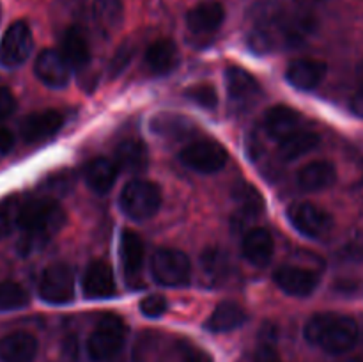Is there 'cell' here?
I'll return each mask as SVG.
<instances>
[{
  "label": "cell",
  "mask_w": 363,
  "mask_h": 362,
  "mask_svg": "<svg viewBox=\"0 0 363 362\" xmlns=\"http://www.w3.org/2000/svg\"><path fill=\"white\" fill-rule=\"evenodd\" d=\"M14 222L23 231L20 251L21 254L41 248L52 234H55L66 222V213L62 206L50 197L32 199L16 208Z\"/></svg>",
  "instance_id": "obj_1"
},
{
  "label": "cell",
  "mask_w": 363,
  "mask_h": 362,
  "mask_svg": "<svg viewBox=\"0 0 363 362\" xmlns=\"http://www.w3.org/2000/svg\"><path fill=\"white\" fill-rule=\"evenodd\" d=\"M305 339L330 355H344L358 341V323L339 312H319L305 325Z\"/></svg>",
  "instance_id": "obj_2"
},
{
  "label": "cell",
  "mask_w": 363,
  "mask_h": 362,
  "mask_svg": "<svg viewBox=\"0 0 363 362\" xmlns=\"http://www.w3.org/2000/svg\"><path fill=\"white\" fill-rule=\"evenodd\" d=\"M128 327L119 316L105 314L98 319L87 339V353L94 362H106L116 357L126 343Z\"/></svg>",
  "instance_id": "obj_3"
},
{
  "label": "cell",
  "mask_w": 363,
  "mask_h": 362,
  "mask_svg": "<svg viewBox=\"0 0 363 362\" xmlns=\"http://www.w3.org/2000/svg\"><path fill=\"white\" fill-rule=\"evenodd\" d=\"M119 204L131 220H149L162 206V188L149 180H131L121 192Z\"/></svg>",
  "instance_id": "obj_4"
},
{
  "label": "cell",
  "mask_w": 363,
  "mask_h": 362,
  "mask_svg": "<svg viewBox=\"0 0 363 362\" xmlns=\"http://www.w3.org/2000/svg\"><path fill=\"white\" fill-rule=\"evenodd\" d=\"M151 273L162 286H186L191 279V263L183 251L162 247L152 254Z\"/></svg>",
  "instance_id": "obj_5"
},
{
  "label": "cell",
  "mask_w": 363,
  "mask_h": 362,
  "mask_svg": "<svg viewBox=\"0 0 363 362\" xmlns=\"http://www.w3.org/2000/svg\"><path fill=\"white\" fill-rule=\"evenodd\" d=\"M34 46V38L27 21L18 20L7 27L0 39V66L13 70L28 59Z\"/></svg>",
  "instance_id": "obj_6"
},
{
  "label": "cell",
  "mask_w": 363,
  "mask_h": 362,
  "mask_svg": "<svg viewBox=\"0 0 363 362\" xmlns=\"http://www.w3.org/2000/svg\"><path fill=\"white\" fill-rule=\"evenodd\" d=\"M287 216L298 233L312 238V240L325 238L333 227L332 215L312 202H296V204L289 206Z\"/></svg>",
  "instance_id": "obj_7"
},
{
  "label": "cell",
  "mask_w": 363,
  "mask_h": 362,
  "mask_svg": "<svg viewBox=\"0 0 363 362\" xmlns=\"http://www.w3.org/2000/svg\"><path fill=\"white\" fill-rule=\"evenodd\" d=\"M39 295L48 304H67L74 295L73 270L64 263L46 266L39 280Z\"/></svg>",
  "instance_id": "obj_8"
},
{
  "label": "cell",
  "mask_w": 363,
  "mask_h": 362,
  "mask_svg": "<svg viewBox=\"0 0 363 362\" xmlns=\"http://www.w3.org/2000/svg\"><path fill=\"white\" fill-rule=\"evenodd\" d=\"M181 162L202 174L218 172L227 163V151L215 141H197L181 151Z\"/></svg>",
  "instance_id": "obj_9"
},
{
  "label": "cell",
  "mask_w": 363,
  "mask_h": 362,
  "mask_svg": "<svg viewBox=\"0 0 363 362\" xmlns=\"http://www.w3.org/2000/svg\"><path fill=\"white\" fill-rule=\"evenodd\" d=\"M119 258L123 273L133 287L140 286L142 268H144L145 247L144 240L133 229H124L119 240Z\"/></svg>",
  "instance_id": "obj_10"
},
{
  "label": "cell",
  "mask_w": 363,
  "mask_h": 362,
  "mask_svg": "<svg viewBox=\"0 0 363 362\" xmlns=\"http://www.w3.org/2000/svg\"><path fill=\"white\" fill-rule=\"evenodd\" d=\"M225 84L230 103L238 109L250 106L261 98V85L243 67H229L225 71Z\"/></svg>",
  "instance_id": "obj_11"
},
{
  "label": "cell",
  "mask_w": 363,
  "mask_h": 362,
  "mask_svg": "<svg viewBox=\"0 0 363 362\" xmlns=\"http://www.w3.org/2000/svg\"><path fill=\"white\" fill-rule=\"evenodd\" d=\"M34 71L35 77L48 87L60 89L69 84L71 67L57 50H43L35 59Z\"/></svg>",
  "instance_id": "obj_12"
},
{
  "label": "cell",
  "mask_w": 363,
  "mask_h": 362,
  "mask_svg": "<svg viewBox=\"0 0 363 362\" xmlns=\"http://www.w3.org/2000/svg\"><path fill=\"white\" fill-rule=\"evenodd\" d=\"M273 280L280 290L293 297H308L311 293H314L319 284V277L312 270L289 265L280 266L273 273Z\"/></svg>",
  "instance_id": "obj_13"
},
{
  "label": "cell",
  "mask_w": 363,
  "mask_h": 362,
  "mask_svg": "<svg viewBox=\"0 0 363 362\" xmlns=\"http://www.w3.org/2000/svg\"><path fill=\"white\" fill-rule=\"evenodd\" d=\"M64 116L59 110H43V112L30 114L21 123V137L25 142H43L53 137L62 128Z\"/></svg>",
  "instance_id": "obj_14"
},
{
  "label": "cell",
  "mask_w": 363,
  "mask_h": 362,
  "mask_svg": "<svg viewBox=\"0 0 363 362\" xmlns=\"http://www.w3.org/2000/svg\"><path fill=\"white\" fill-rule=\"evenodd\" d=\"M39 344L32 334L18 330L0 339V362H34Z\"/></svg>",
  "instance_id": "obj_15"
},
{
  "label": "cell",
  "mask_w": 363,
  "mask_h": 362,
  "mask_svg": "<svg viewBox=\"0 0 363 362\" xmlns=\"http://www.w3.org/2000/svg\"><path fill=\"white\" fill-rule=\"evenodd\" d=\"M326 64L318 59H296L287 66V80L300 91H312L318 87L326 77Z\"/></svg>",
  "instance_id": "obj_16"
},
{
  "label": "cell",
  "mask_w": 363,
  "mask_h": 362,
  "mask_svg": "<svg viewBox=\"0 0 363 362\" xmlns=\"http://www.w3.org/2000/svg\"><path fill=\"white\" fill-rule=\"evenodd\" d=\"M84 293L87 298L103 300L116 295V279L108 263L92 261L84 273Z\"/></svg>",
  "instance_id": "obj_17"
},
{
  "label": "cell",
  "mask_w": 363,
  "mask_h": 362,
  "mask_svg": "<svg viewBox=\"0 0 363 362\" xmlns=\"http://www.w3.org/2000/svg\"><path fill=\"white\" fill-rule=\"evenodd\" d=\"M241 251L248 263L262 268L272 261L273 252H275V241H273L272 233L264 227H254L245 234Z\"/></svg>",
  "instance_id": "obj_18"
},
{
  "label": "cell",
  "mask_w": 363,
  "mask_h": 362,
  "mask_svg": "<svg viewBox=\"0 0 363 362\" xmlns=\"http://www.w3.org/2000/svg\"><path fill=\"white\" fill-rule=\"evenodd\" d=\"M223 20H225V9L222 4L215 2V0L197 4L186 16L188 28L195 34H211V32L218 31Z\"/></svg>",
  "instance_id": "obj_19"
},
{
  "label": "cell",
  "mask_w": 363,
  "mask_h": 362,
  "mask_svg": "<svg viewBox=\"0 0 363 362\" xmlns=\"http://www.w3.org/2000/svg\"><path fill=\"white\" fill-rule=\"evenodd\" d=\"M298 187L305 192H319L337 181V169L328 160H315L298 170Z\"/></svg>",
  "instance_id": "obj_20"
},
{
  "label": "cell",
  "mask_w": 363,
  "mask_h": 362,
  "mask_svg": "<svg viewBox=\"0 0 363 362\" xmlns=\"http://www.w3.org/2000/svg\"><path fill=\"white\" fill-rule=\"evenodd\" d=\"M60 55L71 70H85L91 62V46L78 27H69L60 39Z\"/></svg>",
  "instance_id": "obj_21"
},
{
  "label": "cell",
  "mask_w": 363,
  "mask_h": 362,
  "mask_svg": "<svg viewBox=\"0 0 363 362\" xmlns=\"http://www.w3.org/2000/svg\"><path fill=\"white\" fill-rule=\"evenodd\" d=\"M301 126V114L286 105H277L266 112L264 130L275 141H282Z\"/></svg>",
  "instance_id": "obj_22"
},
{
  "label": "cell",
  "mask_w": 363,
  "mask_h": 362,
  "mask_svg": "<svg viewBox=\"0 0 363 362\" xmlns=\"http://www.w3.org/2000/svg\"><path fill=\"white\" fill-rule=\"evenodd\" d=\"M179 64V50L172 39H158L145 52V66L155 75H167Z\"/></svg>",
  "instance_id": "obj_23"
},
{
  "label": "cell",
  "mask_w": 363,
  "mask_h": 362,
  "mask_svg": "<svg viewBox=\"0 0 363 362\" xmlns=\"http://www.w3.org/2000/svg\"><path fill=\"white\" fill-rule=\"evenodd\" d=\"M85 183L92 192L103 195L108 194L117 180V165L108 158H94L84 169Z\"/></svg>",
  "instance_id": "obj_24"
},
{
  "label": "cell",
  "mask_w": 363,
  "mask_h": 362,
  "mask_svg": "<svg viewBox=\"0 0 363 362\" xmlns=\"http://www.w3.org/2000/svg\"><path fill=\"white\" fill-rule=\"evenodd\" d=\"M116 160L128 172H144L149 165L147 146L140 138H126L116 148Z\"/></svg>",
  "instance_id": "obj_25"
},
{
  "label": "cell",
  "mask_w": 363,
  "mask_h": 362,
  "mask_svg": "<svg viewBox=\"0 0 363 362\" xmlns=\"http://www.w3.org/2000/svg\"><path fill=\"white\" fill-rule=\"evenodd\" d=\"M247 322V312L234 302H222L216 305L213 314L206 322V329L211 332H230V330L240 329Z\"/></svg>",
  "instance_id": "obj_26"
},
{
  "label": "cell",
  "mask_w": 363,
  "mask_h": 362,
  "mask_svg": "<svg viewBox=\"0 0 363 362\" xmlns=\"http://www.w3.org/2000/svg\"><path fill=\"white\" fill-rule=\"evenodd\" d=\"M318 146H319L318 133H314V131H307V130H298L280 141L279 155L280 158H284L286 162H293V160L311 153L312 149H315Z\"/></svg>",
  "instance_id": "obj_27"
},
{
  "label": "cell",
  "mask_w": 363,
  "mask_h": 362,
  "mask_svg": "<svg viewBox=\"0 0 363 362\" xmlns=\"http://www.w3.org/2000/svg\"><path fill=\"white\" fill-rule=\"evenodd\" d=\"M151 130L167 138H183L195 130V124L183 116L163 112L151 121Z\"/></svg>",
  "instance_id": "obj_28"
},
{
  "label": "cell",
  "mask_w": 363,
  "mask_h": 362,
  "mask_svg": "<svg viewBox=\"0 0 363 362\" xmlns=\"http://www.w3.org/2000/svg\"><path fill=\"white\" fill-rule=\"evenodd\" d=\"M234 201L238 204V213L245 219H255L264 212V199H262L261 192L248 183L236 185Z\"/></svg>",
  "instance_id": "obj_29"
},
{
  "label": "cell",
  "mask_w": 363,
  "mask_h": 362,
  "mask_svg": "<svg viewBox=\"0 0 363 362\" xmlns=\"http://www.w3.org/2000/svg\"><path fill=\"white\" fill-rule=\"evenodd\" d=\"M96 21L105 31H116L124 18V7L121 0H94L92 6Z\"/></svg>",
  "instance_id": "obj_30"
},
{
  "label": "cell",
  "mask_w": 363,
  "mask_h": 362,
  "mask_svg": "<svg viewBox=\"0 0 363 362\" xmlns=\"http://www.w3.org/2000/svg\"><path fill=\"white\" fill-rule=\"evenodd\" d=\"M28 304V293L23 286L13 280L0 283V311H14Z\"/></svg>",
  "instance_id": "obj_31"
},
{
  "label": "cell",
  "mask_w": 363,
  "mask_h": 362,
  "mask_svg": "<svg viewBox=\"0 0 363 362\" xmlns=\"http://www.w3.org/2000/svg\"><path fill=\"white\" fill-rule=\"evenodd\" d=\"M202 272L206 277L211 279H222L229 272V258H227L225 251L222 248H208L202 254Z\"/></svg>",
  "instance_id": "obj_32"
},
{
  "label": "cell",
  "mask_w": 363,
  "mask_h": 362,
  "mask_svg": "<svg viewBox=\"0 0 363 362\" xmlns=\"http://www.w3.org/2000/svg\"><path fill=\"white\" fill-rule=\"evenodd\" d=\"M184 96H186L190 102L197 103L199 106H202V109L213 110L216 109V105H218V94H216V89L213 87L211 84L194 85V87L186 89Z\"/></svg>",
  "instance_id": "obj_33"
},
{
  "label": "cell",
  "mask_w": 363,
  "mask_h": 362,
  "mask_svg": "<svg viewBox=\"0 0 363 362\" xmlns=\"http://www.w3.org/2000/svg\"><path fill=\"white\" fill-rule=\"evenodd\" d=\"M133 55H135V46L131 45V43H124V45H121L119 48H117V52L113 53L112 60H110L108 64L110 77L112 78L119 77V75L126 70L128 64L131 62Z\"/></svg>",
  "instance_id": "obj_34"
},
{
  "label": "cell",
  "mask_w": 363,
  "mask_h": 362,
  "mask_svg": "<svg viewBox=\"0 0 363 362\" xmlns=\"http://www.w3.org/2000/svg\"><path fill=\"white\" fill-rule=\"evenodd\" d=\"M167 307V298L162 295H149V297L142 298L140 302V311L142 314L147 316V318H158V316L165 314Z\"/></svg>",
  "instance_id": "obj_35"
},
{
  "label": "cell",
  "mask_w": 363,
  "mask_h": 362,
  "mask_svg": "<svg viewBox=\"0 0 363 362\" xmlns=\"http://www.w3.org/2000/svg\"><path fill=\"white\" fill-rule=\"evenodd\" d=\"M181 362H213L211 355L206 353L202 348L194 346V344L183 343L179 346Z\"/></svg>",
  "instance_id": "obj_36"
},
{
  "label": "cell",
  "mask_w": 363,
  "mask_h": 362,
  "mask_svg": "<svg viewBox=\"0 0 363 362\" xmlns=\"http://www.w3.org/2000/svg\"><path fill=\"white\" fill-rule=\"evenodd\" d=\"M252 362H282V358H280L279 351H277V348L273 346L269 341H262V343L255 348Z\"/></svg>",
  "instance_id": "obj_37"
},
{
  "label": "cell",
  "mask_w": 363,
  "mask_h": 362,
  "mask_svg": "<svg viewBox=\"0 0 363 362\" xmlns=\"http://www.w3.org/2000/svg\"><path fill=\"white\" fill-rule=\"evenodd\" d=\"M16 110V98L7 87H0V121L9 117Z\"/></svg>",
  "instance_id": "obj_38"
},
{
  "label": "cell",
  "mask_w": 363,
  "mask_h": 362,
  "mask_svg": "<svg viewBox=\"0 0 363 362\" xmlns=\"http://www.w3.org/2000/svg\"><path fill=\"white\" fill-rule=\"evenodd\" d=\"M14 208L7 204H0V238H4L6 234H9L11 227H13L14 219H16V212H13Z\"/></svg>",
  "instance_id": "obj_39"
},
{
  "label": "cell",
  "mask_w": 363,
  "mask_h": 362,
  "mask_svg": "<svg viewBox=\"0 0 363 362\" xmlns=\"http://www.w3.org/2000/svg\"><path fill=\"white\" fill-rule=\"evenodd\" d=\"M14 148V135L7 128L0 126V156H6Z\"/></svg>",
  "instance_id": "obj_40"
},
{
  "label": "cell",
  "mask_w": 363,
  "mask_h": 362,
  "mask_svg": "<svg viewBox=\"0 0 363 362\" xmlns=\"http://www.w3.org/2000/svg\"><path fill=\"white\" fill-rule=\"evenodd\" d=\"M350 106H351V112H353L354 116L363 117V85L357 92H354L353 96H351Z\"/></svg>",
  "instance_id": "obj_41"
},
{
  "label": "cell",
  "mask_w": 363,
  "mask_h": 362,
  "mask_svg": "<svg viewBox=\"0 0 363 362\" xmlns=\"http://www.w3.org/2000/svg\"><path fill=\"white\" fill-rule=\"evenodd\" d=\"M342 362H363L362 358H347V361H342Z\"/></svg>",
  "instance_id": "obj_42"
},
{
  "label": "cell",
  "mask_w": 363,
  "mask_h": 362,
  "mask_svg": "<svg viewBox=\"0 0 363 362\" xmlns=\"http://www.w3.org/2000/svg\"><path fill=\"white\" fill-rule=\"evenodd\" d=\"M0 16H2V7H0Z\"/></svg>",
  "instance_id": "obj_43"
}]
</instances>
